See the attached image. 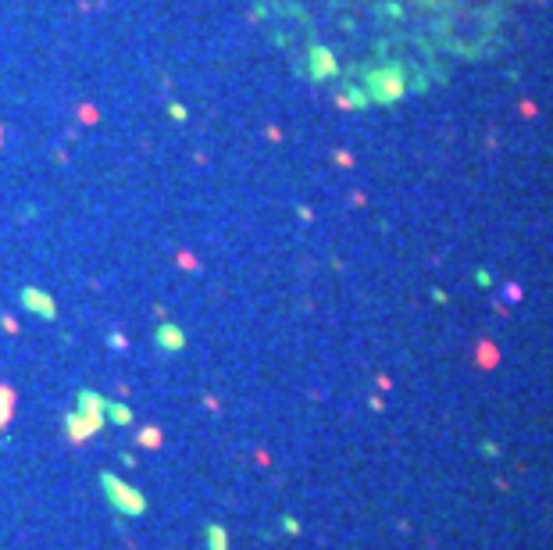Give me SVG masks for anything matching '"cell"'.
<instances>
[{
	"label": "cell",
	"mask_w": 553,
	"mask_h": 550,
	"mask_svg": "<svg viewBox=\"0 0 553 550\" xmlns=\"http://www.w3.org/2000/svg\"><path fill=\"white\" fill-rule=\"evenodd\" d=\"M300 68L357 101H393L475 61L517 0H257Z\"/></svg>",
	"instance_id": "1"
}]
</instances>
